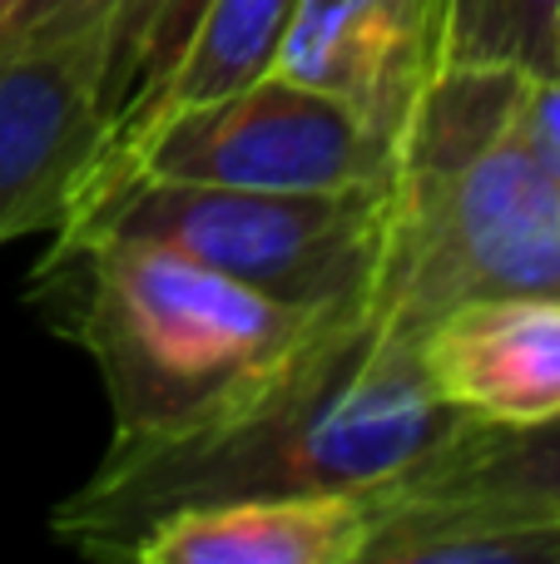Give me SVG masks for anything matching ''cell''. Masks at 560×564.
Returning <instances> with one entry per match:
<instances>
[{"instance_id":"obj_8","label":"cell","mask_w":560,"mask_h":564,"mask_svg":"<svg viewBox=\"0 0 560 564\" xmlns=\"http://www.w3.org/2000/svg\"><path fill=\"white\" fill-rule=\"evenodd\" d=\"M432 391L476 426H536L560 416V297H472L427 322Z\"/></svg>"},{"instance_id":"obj_5","label":"cell","mask_w":560,"mask_h":564,"mask_svg":"<svg viewBox=\"0 0 560 564\" xmlns=\"http://www.w3.org/2000/svg\"><path fill=\"white\" fill-rule=\"evenodd\" d=\"M89 174L179 178V184L337 194L383 188L397 174V144L337 99L263 75L204 105L109 134ZM85 174V178H89Z\"/></svg>"},{"instance_id":"obj_12","label":"cell","mask_w":560,"mask_h":564,"mask_svg":"<svg viewBox=\"0 0 560 564\" xmlns=\"http://www.w3.org/2000/svg\"><path fill=\"white\" fill-rule=\"evenodd\" d=\"M560 0H446V65L556 69Z\"/></svg>"},{"instance_id":"obj_2","label":"cell","mask_w":560,"mask_h":564,"mask_svg":"<svg viewBox=\"0 0 560 564\" xmlns=\"http://www.w3.org/2000/svg\"><path fill=\"white\" fill-rule=\"evenodd\" d=\"M30 302L55 337L95 361L115 411L109 441L164 436L214 416L333 317L129 234H50Z\"/></svg>"},{"instance_id":"obj_16","label":"cell","mask_w":560,"mask_h":564,"mask_svg":"<svg viewBox=\"0 0 560 564\" xmlns=\"http://www.w3.org/2000/svg\"><path fill=\"white\" fill-rule=\"evenodd\" d=\"M556 69H560V15H556Z\"/></svg>"},{"instance_id":"obj_15","label":"cell","mask_w":560,"mask_h":564,"mask_svg":"<svg viewBox=\"0 0 560 564\" xmlns=\"http://www.w3.org/2000/svg\"><path fill=\"white\" fill-rule=\"evenodd\" d=\"M15 6H20V0H0V30L10 25V15H15Z\"/></svg>"},{"instance_id":"obj_6","label":"cell","mask_w":560,"mask_h":564,"mask_svg":"<svg viewBox=\"0 0 560 564\" xmlns=\"http://www.w3.org/2000/svg\"><path fill=\"white\" fill-rule=\"evenodd\" d=\"M119 35L0 40V248L55 234L109 139Z\"/></svg>"},{"instance_id":"obj_3","label":"cell","mask_w":560,"mask_h":564,"mask_svg":"<svg viewBox=\"0 0 560 564\" xmlns=\"http://www.w3.org/2000/svg\"><path fill=\"white\" fill-rule=\"evenodd\" d=\"M521 69L446 65L397 139L373 307L422 337L472 297H560V178L516 139Z\"/></svg>"},{"instance_id":"obj_9","label":"cell","mask_w":560,"mask_h":564,"mask_svg":"<svg viewBox=\"0 0 560 564\" xmlns=\"http://www.w3.org/2000/svg\"><path fill=\"white\" fill-rule=\"evenodd\" d=\"M377 490L258 496L174 510L144 525L119 560L134 564H363Z\"/></svg>"},{"instance_id":"obj_10","label":"cell","mask_w":560,"mask_h":564,"mask_svg":"<svg viewBox=\"0 0 560 564\" xmlns=\"http://www.w3.org/2000/svg\"><path fill=\"white\" fill-rule=\"evenodd\" d=\"M387 500H466V506L560 516V416L536 426H456L422 466L383 486Z\"/></svg>"},{"instance_id":"obj_14","label":"cell","mask_w":560,"mask_h":564,"mask_svg":"<svg viewBox=\"0 0 560 564\" xmlns=\"http://www.w3.org/2000/svg\"><path fill=\"white\" fill-rule=\"evenodd\" d=\"M516 139L526 144V154L560 178V69L546 75H526L521 95H516Z\"/></svg>"},{"instance_id":"obj_7","label":"cell","mask_w":560,"mask_h":564,"mask_svg":"<svg viewBox=\"0 0 560 564\" xmlns=\"http://www.w3.org/2000/svg\"><path fill=\"white\" fill-rule=\"evenodd\" d=\"M446 69V0H298L268 75L337 99L397 144Z\"/></svg>"},{"instance_id":"obj_4","label":"cell","mask_w":560,"mask_h":564,"mask_svg":"<svg viewBox=\"0 0 560 564\" xmlns=\"http://www.w3.org/2000/svg\"><path fill=\"white\" fill-rule=\"evenodd\" d=\"M392 228V184L337 194L89 174L55 234L154 238L278 302L313 312L373 297Z\"/></svg>"},{"instance_id":"obj_11","label":"cell","mask_w":560,"mask_h":564,"mask_svg":"<svg viewBox=\"0 0 560 564\" xmlns=\"http://www.w3.org/2000/svg\"><path fill=\"white\" fill-rule=\"evenodd\" d=\"M560 564V516L466 506V500H387L363 564Z\"/></svg>"},{"instance_id":"obj_1","label":"cell","mask_w":560,"mask_h":564,"mask_svg":"<svg viewBox=\"0 0 560 564\" xmlns=\"http://www.w3.org/2000/svg\"><path fill=\"white\" fill-rule=\"evenodd\" d=\"M456 426L466 421L432 391L417 332L357 302L214 416L164 436L109 441L85 486L50 510V530L79 555L119 560L139 530L174 510L383 490Z\"/></svg>"},{"instance_id":"obj_13","label":"cell","mask_w":560,"mask_h":564,"mask_svg":"<svg viewBox=\"0 0 560 564\" xmlns=\"http://www.w3.org/2000/svg\"><path fill=\"white\" fill-rule=\"evenodd\" d=\"M149 0H20L10 25L0 30V40L10 45H50V40H75V35H95V30H115L119 35V75H125L129 45L134 30L144 20ZM119 89V79H115ZM115 109V99H109Z\"/></svg>"}]
</instances>
